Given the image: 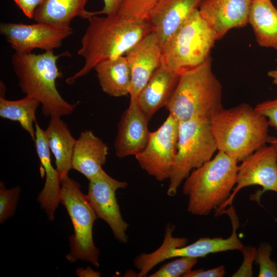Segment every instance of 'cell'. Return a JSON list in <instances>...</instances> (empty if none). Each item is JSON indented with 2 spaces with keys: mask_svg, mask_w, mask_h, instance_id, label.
I'll return each instance as SVG.
<instances>
[{
  "mask_svg": "<svg viewBox=\"0 0 277 277\" xmlns=\"http://www.w3.org/2000/svg\"><path fill=\"white\" fill-rule=\"evenodd\" d=\"M81 39L77 51L85 62L83 67L66 79L71 84L94 69L98 63L125 54L144 36L152 31L148 21L140 22L116 14L105 17L93 15Z\"/></svg>",
  "mask_w": 277,
  "mask_h": 277,
  "instance_id": "obj_1",
  "label": "cell"
},
{
  "mask_svg": "<svg viewBox=\"0 0 277 277\" xmlns=\"http://www.w3.org/2000/svg\"><path fill=\"white\" fill-rule=\"evenodd\" d=\"M68 54V52H65L55 55L51 50L38 54L15 52L11 57L18 86L26 95L40 103L46 117H61L71 114L74 109L75 105L65 101L56 86L57 78L62 76L57 61Z\"/></svg>",
  "mask_w": 277,
  "mask_h": 277,
  "instance_id": "obj_2",
  "label": "cell"
},
{
  "mask_svg": "<svg viewBox=\"0 0 277 277\" xmlns=\"http://www.w3.org/2000/svg\"><path fill=\"white\" fill-rule=\"evenodd\" d=\"M210 125L217 151L238 162L265 145L269 137L267 118L246 103L223 108L211 117Z\"/></svg>",
  "mask_w": 277,
  "mask_h": 277,
  "instance_id": "obj_3",
  "label": "cell"
},
{
  "mask_svg": "<svg viewBox=\"0 0 277 277\" xmlns=\"http://www.w3.org/2000/svg\"><path fill=\"white\" fill-rule=\"evenodd\" d=\"M238 163L218 151L213 158L193 169L183 186V193L188 197V212L205 216L222 205L236 183Z\"/></svg>",
  "mask_w": 277,
  "mask_h": 277,
  "instance_id": "obj_4",
  "label": "cell"
},
{
  "mask_svg": "<svg viewBox=\"0 0 277 277\" xmlns=\"http://www.w3.org/2000/svg\"><path fill=\"white\" fill-rule=\"evenodd\" d=\"M165 107L179 122L210 120L223 109L222 87L212 71L210 56L199 66L180 74Z\"/></svg>",
  "mask_w": 277,
  "mask_h": 277,
  "instance_id": "obj_5",
  "label": "cell"
},
{
  "mask_svg": "<svg viewBox=\"0 0 277 277\" xmlns=\"http://www.w3.org/2000/svg\"><path fill=\"white\" fill-rule=\"evenodd\" d=\"M216 40L214 32L196 9L162 47V63L181 74L204 63Z\"/></svg>",
  "mask_w": 277,
  "mask_h": 277,
  "instance_id": "obj_6",
  "label": "cell"
},
{
  "mask_svg": "<svg viewBox=\"0 0 277 277\" xmlns=\"http://www.w3.org/2000/svg\"><path fill=\"white\" fill-rule=\"evenodd\" d=\"M60 203L66 208L74 229L69 239L70 250L67 260L70 263L86 261L98 267L100 252L93 239V224L97 217L80 184L68 173L61 175Z\"/></svg>",
  "mask_w": 277,
  "mask_h": 277,
  "instance_id": "obj_7",
  "label": "cell"
},
{
  "mask_svg": "<svg viewBox=\"0 0 277 277\" xmlns=\"http://www.w3.org/2000/svg\"><path fill=\"white\" fill-rule=\"evenodd\" d=\"M210 121L195 118L179 122L176 153L167 191L169 196H174L190 173L211 160L217 150Z\"/></svg>",
  "mask_w": 277,
  "mask_h": 277,
  "instance_id": "obj_8",
  "label": "cell"
},
{
  "mask_svg": "<svg viewBox=\"0 0 277 277\" xmlns=\"http://www.w3.org/2000/svg\"><path fill=\"white\" fill-rule=\"evenodd\" d=\"M179 121L172 114L155 131L150 132L144 150L136 155L141 168L157 181L169 179L176 153Z\"/></svg>",
  "mask_w": 277,
  "mask_h": 277,
  "instance_id": "obj_9",
  "label": "cell"
},
{
  "mask_svg": "<svg viewBox=\"0 0 277 277\" xmlns=\"http://www.w3.org/2000/svg\"><path fill=\"white\" fill-rule=\"evenodd\" d=\"M128 183L117 180L103 169L89 181L87 199L97 218L106 222L115 238L120 243L128 240L127 231L129 224L123 219L115 196L119 189H125Z\"/></svg>",
  "mask_w": 277,
  "mask_h": 277,
  "instance_id": "obj_10",
  "label": "cell"
},
{
  "mask_svg": "<svg viewBox=\"0 0 277 277\" xmlns=\"http://www.w3.org/2000/svg\"><path fill=\"white\" fill-rule=\"evenodd\" d=\"M0 33L18 53H29L34 49L45 51L60 48L64 39L71 35L70 27L36 22L28 25L22 23H2Z\"/></svg>",
  "mask_w": 277,
  "mask_h": 277,
  "instance_id": "obj_11",
  "label": "cell"
},
{
  "mask_svg": "<svg viewBox=\"0 0 277 277\" xmlns=\"http://www.w3.org/2000/svg\"><path fill=\"white\" fill-rule=\"evenodd\" d=\"M259 185L263 190L261 196L267 191L277 193V152L272 145H266L254 151L239 166L236 183L228 199L215 210V216L220 215L227 206H232L236 194L245 187Z\"/></svg>",
  "mask_w": 277,
  "mask_h": 277,
  "instance_id": "obj_12",
  "label": "cell"
},
{
  "mask_svg": "<svg viewBox=\"0 0 277 277\" xmlns=\"http://www.w3.org/2000/svg\"><path fill=\"white\" fill-rule=\"evenodd\" d=\"M131 70L130 99H137L162 62V47L152 31L144 36L125 55Z\"/></svg>",
  "mask_w": 277,
  "mask_h": 277,
  "instance_id": "obj_13",
  "label": "cell"
},
{
  "mask_svg": "<svg viewBox=\"0 0 277 277\" xmlns=\"http://www.w3.org/2000/svg\"><path fill=\"white\" fill-rule=\"evenodd\" d=\"M149 120L140 108L137 99H130L118 125L114 142L116 155L123 158L135 156L146 147L150 134Z\"/></svg>",
  "mask_w": 277,
  "mask_h": 277,
  "instance_id": "obj_14",
  "label": "cell"
},
{
  "mask_svg": "<svg viewBox=\"0 0 277 277\" xmlns=\"http://www.w3.org/2000/svg\"><path fill=\"white\" fill-rule=\"evenodd\" d=\"M252 0H203L199 12L214 32L221 38L230 29L249 23Z\"/></svg>",
  "mask_w": 277,
  "mask_h": 277,
  "instance_id": "obj_15",
  "label": "cell"
},
{
  "mask_svg": "<svg viewBox=\"0 0 277 277\" xmlns=\"http://www.w3.org/2000/svg\"><path fill=\"white\" fill-rule=\"evenodd\" d=\"M203 0H158L148 21L162 48Z\"/></svg>",
  "mask_w": 277,
  "mask_h": 277,
  "instance_id": "obj_16",
  "label": "cell"
},
{
  "mask_svg": "<svg viewBox=\"0 0 277 277\" xmlns=\"http://www.w3.org/2000/svg\"><path fill=\"white\" fill-rule=\"evenodd\" d=\"M35 137L34 141L36 151L46 174L44 187L37 196L41 208L48 218L52 221L55 211L60 203L61 175L51 162L50 151L48 145L45 131L36 122L35 124Z\"/></svg>",
  "mask_w": 277,
  "mask_h": 277,
  "instance_id": "obj_17",
  "label": "cell"
},
{
  "mask_svg": "<svg viewBox=\"0 0 277 277\" xmlns=\"http://www.w3.org/2000/svg\"><path fill=\"white\" fill-rule=\"evenodd\" d=\"M180 76L162 62L140 92L137 102L149 121L158 110L166 106Z\"/></svg>",
  "mask_w": 277,
  "mask_h": 277,
  "instance_id": "obj_18",
  "label": "cell"
},
{
  "mask_svg": "<svg viewBox=\"0 0 277 277\" xmlns=\"http://www.w3.org/2000/svg\"><path fill=\"white\" fill-rule=\"evenodd\" d=\"M108 154L107 145L90 130L82 131L76 139L72 169L84 175L88 181L102 169Z\"/></svg>",
  "mask_w": 277,
  "mask_h": 277,
  "instance_id": "obj_19",
  "label": "cell"
},
{
  "mask_svg": "<svg viewBox=\"0 0 277 277\" xmlns=\"http://www.w3.org/2000/svg\"><path fill=\"white\" fill-rule=\"evenodd\" d=\"M88 0H42L36 9L33 19L36 22L70 27L75 17L89 19L102 14L101 11H88L85 9Z\"/></svg>",
  "mask_w": 277,
  "mask_h": 277,
  "instance_id": "obj_20",
  "label": "cell"
},
{
  "mask_svg": "<svg viewBox=\"0 0 277 277\" xmlns=\"http://www.w3.org/2000/svg\"><path fill=\"white\" fill-rule=\"evenodd\" d=\"M45 131L50 152L54 157L56 169L60 175L72 169V160L76 139L61 117H51Z\"/></svg>",
  "mask_w": 277,
  "mask_h": 277,
  "instance_id": "obj_21",
  "label": "cell"
},
{
  "mask_svg": "<svg viewBox=\"0 0 277 277\" xmlns=\"http://www.w3.org/2000/svg\"><path fill=\"white\" fill-rule=\"evenodd\" d=\"M94 69L105 93L114 97L129 94L131 70L125 55L104 61L97 64Z\"/></svg>",
  "mask_w": 277,
  "mask_h": 277,
  "instance_id": "obj_22",
  "label": "cell"
},
{
  "mask_svg": "<svg viewBox=\"0 0 277 277\" xmlns=\"http://www.w3.org/2000/svg\"><path fill=\"white\" fill-rule=\"evenodd\" d=\"M249 23L260 46L277 49V9L271 0H252Z\"/></svg>",
  "mask_w": 277,
  "mask_h": 277,
  "instance_id": "obj_23",
  "label": "cell"
},
{
  "mask_svg": "<svg viewBox=\"0 0 277 277\" xmlns=\"http://www.w3.org/2000/svg\"><path fill=\"white\" fill-rule=\"evenodd\" d=\"M40 103L35 98L26 95L18 100H8L0 97V116L19 123L22 128L34 141L36 121V111Z\"/></svg>",
  "mask_w": 277,
  "mask_h": 277,
  "instance_id": "obj_24",
  "label": "cell"
},
{
  "mask_svg": "<svg viewBox=\"0 0 277 277\" xmlns=\"http://www.w3.org/2000/svg\"><path fill=\"white\" fill-rule=\"evenodd\" d=\"M158 0H123L117 14L136 22L148 21L149 13Z\"/></svg>",
  "mask_w": 277,
  "mask_h": 277,
  "instance_id": "obj_25",
  "label": "cell"
},
{
  "mask_svg": "<svg viewBox=\"0 0 277 277\" xmlns=\"http://www.w3.org/2000/svg\"><path fill=\"white\" fill-rule=\"evenodd\" d=\"M198 258L182 256L176 258L173 261L166 263L150 277H180L192 270L197 263Z\"/></svg>",
  "mask_w": 277,
  "mask_h": 277,
  "instance_id": "obj_26",
  "label": "cell"
},
{
  "mask_svg": "<svg viewBox=\"0 0 277 277\" xmlns=\"http://www.w3.org/2000/svg\"><path fill=\"white\" fill-rule=\"evenodd\" d=\"M20 193L18 186L7 189L3 182L0 184V223L13 216Z\"/></svg>",
  "mask_w": 277,
  "mask_h": 277,
  "instance_id": "obj_27",
  "label": "cell"
},
{
  "mask_svg": "<svg viewBox=\"0 0 277 277\" xmlns=\"http://www.w3.org/2000/svg\"><path fill=\"white\" fill-rule=\"evenodd\" d=\"M272 251V246L267 242L259 246L255 260L259 266V277H277L276 264L271 259Z\"/></svg>",
  "mask_w": 277,
  "mask_h": 277,
  "instance_id": "obj_28",
  "label": "cell"
},
{
  "mask_svg": "<svg viewBox=\"0 0 277 277\" xmlns=\"http://www.w3.org/2000/svg\"><path fill=\"white\" fill-rule=\"evenodd\" d=\"M254 109L268 118L269 126L277 129V97L274 100H267L258 104ZM267 143L277 149V137L269 136Z\"/></svg>",
  "mask_w": 277,
  "mask_h": 277,
  "instance_id": "obj_29",
  "label": "cell"
},
{
  "mask_svg": "<svg viewBox=\"0 0 277 277\" xmlns=\"http://www.w3.org/2000/svg\"><path fill=\"white\" fill-rule=\"evenodd\" d=\"M256 250L255 247L251 246H244L241 249L240 251L243 255V261L240 268L232 276L251 277L252 276V264L255 260Z\"/></svg>",
  "mask_w": 277,
  "mask_h": 277,
  "instance_id": "obj_30",
  "label": "cell"
},
{
  "mask_svg": "<svg viewBox=\"0 0 277 277\" xmlns=\"http://www.w3.org/2000/svg\"><path fill=\"white\" fill-rule=\"evenodd\" d=\"M225 273V267L223 265H221L208 270L203 269L191 270L185 274L183 277H223Z\"/></svg>",
  "mask_w": 277,
  "mask_h": 277,
  "instance_id": "obj_31",
  "label": "cell"
},
{
  "mask_svg": "<svg viewBox=\"0 0 277 277\" xmlns=\"http://www.w3.org/2000/svg\"><path fill=\"white\" fill-rule=\"evenodd\" d=\"M23 14L29 19H33L35 11L42 0H13Z\"/></svg>",
  "mask_w": 277,
  "mask_h": 277,
  "instance_id": "obj_32",
  "label": "cell"
},
{
  "mask_svg": "<svg viewBox=\"0 0 277 277\" xmlns=\"http://www.w3.org/2000/svg\"><path fill=\"white\" fill-rule=\"evenodd\" d=\"M123 0H103L104 7L101 10L102 14L113 15L116 14Z\"/></svg>",
  "mask_w": 277,
  "mask_h": 277,
  "instance_id": "obj_33",
  "label": "cell"
},
{
  "mask_svg": "<svg viewBox=\"0 0 277 277\" xmlns=\"http://www.w3.org/2000/svg\"><path fill=\"white\" fill-rule=\"evenodd\" d=\"M76 273L79 276H100V273L98 272L92 270L90 267H87L86 269L78 268Z\"/></svg>",
  "mask_w": 277,
  "mask_h": 277,
  "instance_id": "obj_34",
  "label": "cell"
},
{
  "mask_svg": "<svg viewBox=\"0 0 277 277\" xmlns=\"http://www.w3.org/2000/svg\"><path fill=\"white\" fill-rule=\"evenodd\" d=\"M267 74L272 79L273 83L277 85V67L275 69L269 71Z\"/></svg>",
  "mask_w": 277,
  "mask_h": 277,
  "instance_id": "obj_35",
  "label": "cell"
},
{
  "mask_svg": "<svg viewBox=\"0 0 277 277\" xmlns=\"http://www.w3.org/2000/svg\"><path fill=\"white\" fill-rule=\"evenodd\" d=\"M276 152H277V149H276Z\"/></svg>",
  "mask_w": 277,
  "mask_h": 277,
  "instance_id": "obj_36",
  "label": "cell"
}]
</instances>
